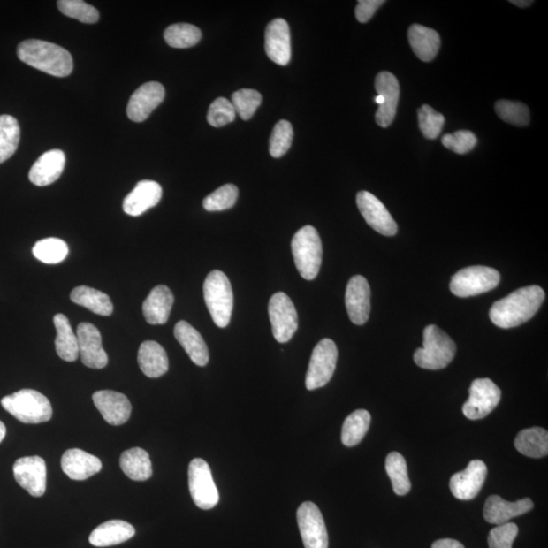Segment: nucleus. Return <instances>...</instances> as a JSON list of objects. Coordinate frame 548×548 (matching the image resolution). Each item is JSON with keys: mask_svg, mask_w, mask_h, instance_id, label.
<instances>
[{"mask_svg": "<svg viewBox=\"0 0 548 548\" xmlns=\"http://www.w3.org/2000/svg\"><path fill=\"white\" fill-rule=\"evenodd\" d=\"M544 299L545 293L540 286L522 287L496 301L491 308L490 318L499 328L517 327L537 313Z\"/></svg>", "mask_w": 548, "mask_h": 548, "instance_id": "nucleus-1", "label": "nucleus"}, {"mask_svg": "<svg viewBox=\"0 0 548 548\" xmlns=\"http://www.w3.org/2000/svg\"><path fill=\"white\" fill-rule=\"evenodd\" d=\"M18 57L36 70L65 78L73 70V60L65 48L42 40H26L18 46Z\"/></svg>", "mask_w": 548, "mask_h": 548, "instance_id": "nucleus-2", "label": "nucleus"}, {"mask_svg": "<svg viewBox=\"0 0 548 548\" xmlns=\"http://www.w3.org/2000/svg\"><path fill=\"white\" fill-rule=\"evenodd\" d=\"M456 345L446 332L436 325L423 331V346L414 354L415 364L427 369H442L453 361Z\"/></svg>", "mask_w": 548, "mask_h": 548, "instance_id": "nucleus-3", "label": "nucleus"}, {"mask_svg": "<svg viewBox=\"0 0 548 548\" xmlns=\"http://www.w3.org/2000/svg\"><path fill=\"white\" fill-rule=\"evenodd\" d=\"M203 294L215 324L219 328L227 327L234 308V293L228 277L221 270L211 271L205 278Z\"/></svg>", "mask_w": 548, "mask_h": 548, "instance_id": "nucleus-4", "label": "nucleus"}, {"mask_svg": "<svg viewBox=\"0 0 548 548\" xmlns=\"http://www.w3.org/2000/svg\"><path fill=\"white\" fill-rule=\"evenodd\" d=\"M3 407L13 417L24 423H41L51 420L52 407L45 395L33 389L4 397Z\"/></svg>", "mask_w": 548, "mask_h": 548, "instance_id": "nucleus-5", "label": "nucleus"}, {"mask_svg": "<svg viewBox=\"0 0 548 548\" xmlns=\"http://www.w3.org/2000/svg\"><path fill=\"white\" fill-rule=\"evenodd\" d=\"M292 252L301 277L307 280L316 278L323 255L317 230L312 225L299 230L293 238Z\"/></svg>", "mask_w": 548, "mask_h": 548, "instance_id": "nucleus-6", "label": "nucleus"}, {"mask_svg": "<svg viewBox=\"0 0 548 548\" xmlns=\"http://www.w3.org/2000/svg\"><path fill=\"white\" fill-rule=\"evenodd\" d=\"M501 276L488 266H470L452 277L450 290L459 298L477 296L498 286Z\"/></svg>", "mask_w": 548, "mask_h": 548, "instance_id": "nucleus-7", "label": "nucleus"}, {"mask_svg": "<svg viewBox=\"0 0 548 548\" xmlns=\"http://www.w3.org/2000/svg\"><path fill=\"white\" fill-rule=\"evenodd\" d=\"M188 482L191 498L198 508H215L219 495L208 462L201 458L194 459L189 464Z\"/></svg>", "mask_w": 548, "mask_h": 548, "instance_id": "nucleus-8", "label": "nucleus"}, {"mask_svg": "<svg viewBox=\"0 0 548 548\" xmlns=\"http://www.w3.org/2000/svg\"><path fill=\"white\" fill-rule=\"evenodd\" d=\"M338 358V347L333 340L324 339L315 346L306 375L308 390L324 387L331 380Z\"/></svg>", "mask_w": 548, "mask_h": 548, "instance_id": "nucleus-9", "label": "nucleus"}, {"mask_svg": "<svg viewBox=\"0 0 548 548\" xmlns=\"http://www.w3.org/2000/svg\"><path fill=\"white\" fill-rule=\"evenodd\" d=\"M269 314L274 339L280 344L290 341L299 326L298 313L291 298L285 293H274L270 301Z\"/></svg>", "mask_w": 548, "mask_h": 548, "instance_id": "nucleus-10", "label": "nucleus"}, {"mask_svg": "<svg viewBox=\"0 0 548 548\" xmlns=\"http://www.w3.org/2000/svg\"><path fill=\"white\" fill-rule=\"evenodd\" d=\"M502 392L491 379H476L469 389V399L464 403L463 414L471 421L484 419L501 401Z\"/></svg>", "mask_w": 548, "mask_h": 548, "instance_id": "nucleus-11", "label": "nucleus"}, {"mask_svg": "<svg viewBox=\"0 0 548 548\" xmlns=\"http://www.w3.org/2000/svg\"><path fill=\"white\" fill-rule=\"evenodd\" d=\"M297 519L305 548H328V533L318 506L305 502L299 506Z\"/></svg>", "mask_w": 548, "mask_h": 548, "instance_id": "nucleus-12", "label": "nucleus"}, {"mask_svg": "<svg viewBox=\"0 0 548 548\" xmlns=\"http://www.w3.org/2000/svg\"><path fill=\"white\" fill-rule=\"evenodd\" d=\"M13 476L24 490L35 498L46 491L47 468L43 458L29 456L18 459L13 465Z\"/></svg>", "mask_w": 548, "mask_h": 548, "instance_id": "nucleus-13", "label": "nucleus"}, {"mask_svg": "<svg viewBox=\"0 0 548 548\" xmlns=\"http://www.w3.org/2000/svg\"><path fill=\"white\" fill-rule=\"evenodd\" d=\"M356 204L369 227L384 236L396 235L397 224L378 198L368 191H361L356 195Z\"/></svg>", "mask_w": 548, "mask_h": 548, "instance_id": "nucleus-14", "label": "nucleus"}, {"mask_svg": "<svg viewBox=\"0 0 548 548\" xmlns=\"http://www.w3.org/2000/svg\"><path fill=\"white\" fill-rule=\"evenodd\" d=\"M346 306L349 319L355 325H364L371 312V289L368 280L362 276H354L346 286Z\"/></svg>", "mask_w": 548, "mask_h": 548, "instance_id": "nucleus-15", "label": "nucleus"}, {"mask_svg": "<svg viewBox=\"0 0 548 548\" xmlns=\"http://www.w3.org/2000/svg\"><path fill=\"white\" fill-rule=\"evenodd\" d=\"M77 337L82 364L95 369L105 368L108 364V355L103 348L98 328L88 322H82L78 327Z\"/></svg>", "mask_w": 548, "mask_h": 548, "instance_id": "nucleus-16", "label": "nucleus"}, {"mask_svg": "<svg viewBox=\"0 0 548 548\" xmlns=\"http://www.w3.org/2000/svg\"><path fill=\"white\" fill-rule=\"evenodd\" d=\"M486 476H488V468L483 461H471L463 471L451 477L450 490L458 499L469 501L481 491Z\"/></svg>", "mask_w": 548, "mask_h": 548, "instance_id": "nucleus-17", "label": "nucleus"}, {"mask_svg": "<svg viewBox=\"0 0 548 548\" xmlns=\"http://www.w3.org/2000/svg\"><path fill=\"white\" fill-rule=\"evenodd\" d=\"M265 51L267 57L278 65H289L292 57L291 32L284 19H276L265 31Z\"/></svg>", "mask_w": 548, "mask_h": 548, "instance_id": "nucleus-18", "label": "nucleus"}, {"mask_svg": "<svg viewBox=\"0 0 548 548\" xmlns=\"http://www.w3.org/2000/svg\"><path fill=\"white\" fill-rule=\"evenodd\" d=\"M376 91L384 102L376 113V122L386 128L392 125L400 101V82L392 72H382L375 80Z\"/></svg>", "mask_w": 548, "mask_h": 548, "instance_id": "nucleus-19", "label": "nucleus"}, {"mask_svg": "<svg viewBox=\"0 0 548 548\" xmlns=\"http://www.w3.org/2000/svg\"><path fill=\"white\" fill-rule=\"evenodd\" d=\"M164 98V88L160 82L150 81L141 86L133 94L127 106L130 120L142 122L148 118L154 110L161 104Z\"/></svg>", "mask_w": 548, "mask_h": 548, "instance_id": "nucleus-20", "label": "nucleus"}, {"mask_svg": "<svg viewBox=\"0 0 548 548\" xmlns=\"http://www.w3.org/2000/svg\"><path fill=\"white\" fill-rule=\"evenodd\" d=\"M93 401L104 420L112 426H121L132 415V403L127 397L112 390H101L94 393Z\"/></svg>", "mask_w": 548, "mask_h": 548, "instance_id": "nucleus-21", "label": "nucleus"}, {"mask_svg": "<svg viewBox=\"0 0 548 548\" xmlns=\"http://www.w3.org/2000/svg\"><path fill=\"white\" fill-rule=\"evenodd\" d=\"M532 499L525 498L517 502H508L499 496H491L486 499L483 516L486 522L496 525L508 523L513 518L524 515L533 509Z\"/></svg>", "mask_w": 548, "mask_h": 548, "instance_id": "nucleus-22", "label": "nucleus"}, {"mask_svg": "<svg viewBox=\"0 0 548 548\" xmlns=\"http://www.w3.org/2000/svg\"><path fill=\"white\" fill-rule=\"evenodd\" d=\"M163 195L161 185L155 181L142 180L137 183L123 202V210L132 217L145 214L149 209L160 202Z\"/></svg>", "mask_w": 548, "mask_h": 548, "instance_id": "nucleus-23", "label": "nucleus"}, {"mask_svg": "<svg viewBox=\"0 0 548 548\" xmlns=\"http://www.w3.org/2000/svg\"><path fill=\"white\" fill-rule=\"evenodd\" d=\"M65 155L63 150H48L41 156L30 170L29 179L37 186L42 187L59 179L64 173Z\"/></svg>", "mask_w": 548, "mask_h": 548, "instance_id": "nucleus-24", "label": "nucleus"}, {"mask_svg": "<svg viewBox=\"0 0 548 548\" xmlns=\"http://www.w3.org/2000/svg\"><path fill=\"white\" fill-rule=\"evenodd\" d=\"M61 468L73 481H86L99 474L102 462L98 457L88 454L86 451L71 449L61 458Z\"/></svg>", "mask_w": 548, "mask_h": 548, "instance_id": "nucleus-25", "label": "nucleus"}, {"mask_svg": "<svg viewBox=\"0 0 548 548\" xmlns=\"http://www.w3.org/2000/svg\"><path fill=\"white\" fill-rule=\"evenodd\" d=\"M173 304L174 296L169 287L157 285L143 301V316L150 325H163L168 321Z\"/></svg>", "mask_w": 548, "mask_h": 548, "instance_id": "nucleus-26", "label": "nucleus"}, {"mask_svg": "<svg viewBox=\"0 0 548 548\" xmlns=\"http://www.w3.org/2000/svg\"><path fill=\"white\" fill-rule=\"evenodd\" d=\"M175 338L187 353L195 365L204 367L209 361V353L202 334L186 321H179L175 325Z\"/></svg>", "mask_w": 548, "mask_h": 548, "instance_id": "nucleus-27", "label": "nucleus"}, {"mask_svg": "<svg viewBox=\"0 0 548 548\" xmlns=\"http://www.w3.org/2000/svg\"><path fill=\"white\" fill-rule=\"evenodd\" d=\"M135 536L132 524L122 520H111L98 526L90 536V544L97 547L121 544Z\"/></svg>", "mask_w": 548, "mask_h": 548, "instance_id": "nucleus-28", "label": "nucleus"}, {"mask_svg": "<svg viewBox=\"0 0 548 548\" xmlns=\"http://www.w3.org/2000/svg\"><path fill=\"white\" fill-rule=\"evenodd\" d=\"M140 368L148 378H159L169 369V359L164 347L153 340L142 342L139 355Z\"/></svg>", "mask_w": 548, "mask_h": 548, "instance_id": "nucleus-29", "label": "nucleus"}, {"mask_svg": "<svg viewBox=\"0 0 548 548\" xmlns=\"http://www.w3.org/2000/svg\"><path fill=\"white\" fill-rule=\"evenodd\" d=\"M408 41L411 49L424 63L434 60L440 50V36L435 30L427 27L411 26L408 30Z\"/></svg>", "mask_w": 548, "mask_h": 548, "instance_id": "nucleus-30", "label": "nucleus"}, {"mask_svg": "<svg viewBox=\"0 0 548 548\" xmlns=\"http://www.w3.org/2000/svg\"><path fill=\"white\" fill-rule=\"evenodd\" d=\"M54 325L57 332L55 348L59 358L66 362L77 361L80 356L79 341L70 320L64 314H57L54 316Z\"/></svg>", "mask_w": 548, "mask_h": 548, "instance_id": "nucleus-31", "label": "nucleus"}, {"mask_svg": "<svg viewBox=\"0 0 548 548\" xmlns=\"http://www.w3.org/2000/svg\"><path fill=\"white\" fill-rule=\"evenodd\" d=\"M120 468L125 475L135 482H145L153 476L152 462L146 450L133 448L123 452Z\"/></svg>", "mask_w": 548, "mask_h": 548, "instance_id": "nucleus-32", "label": "nucleus"}, {"mask_svg": "<svg viewBox=\"0 0 548 548\" xmlns=\"http://www.w3.org/2000/svg\"><path fill=\"white\" fill-rule=\"evenodd\" d=\"M73 303L101 316H110L113 313V303L107 293L86 285L75 287L71 293Z\"/></svg>", "mask_w": 548, "mask_h": 548, "instance_id": "nucleus-33", "label": "nucleus"}, {"mask_svg": "<svg viewBox=\"0 0 548 548\" xmlns=\"http://www.w3.org/2000/svg\"><path fill=\"white\" fill-rule=\"evenodd\" d=\"M515 447L521 454L531 458L544 457L548 453V433L543 428L521 430L515 438Z\"/></svg>", "mask_w": 548, "mask_h": 548, "instance_id": "nucleus-34", "label": "nucleus"}, {"mask_svg": "<svg viewBox=\"0 0 548 548\" xmlns=\"http://www.w3.org/2000/svg\"><path fill=\"white\" fill-rule=\"evenodd\" d=\"M371 424V415L365 409L354 411L349 415L342 426L341 441L346 447H354L360 444L368 433Z\"/></svg>", "mask_w": 548, "mask_h": 548, "instance_id": "nucleus-35", "label": "nucleus"}, {"mask_svg": "<svg viewBox=\"0 0 548 548\" xmlns=\"http://www.w3.org/2000/svg\"><path fill=\"white\" fill-rule=\"evenodd\" d=\"M20 140L18 120L11 115L0 116V164L17 152Z\"/></svg>", "mask_w": 548, "mask_h": 548, "instance_id": "nucleus-36", "label": "nucleus"}, {"mask_svg": "<svg viewBox=\"0 0 548 548\" xmlns=\"http://www.w3.org/2000/svg\"><path fill=\"white\" fill-rule=\"evenodd\" d=\"M386 471L390 479H392L393 491L396 495H407L411 489L406 459L399 452H392L387 456Z\"/></svg>", "mask_w": 548, "mask_h": 548, "instance_id": "nucleus-37", "label": "nucleus"}, {"mask_svg": "<svg viewBox=\"0 0 548 548\" xmlns=\"http://www.w3.org/2000/svg\"><path fill=\"white\" fill-rule=\"evenodd\" d=\"M67 244L58 238H47L40 240L39 242L33 247V255L41 263L46 264H57L63 263L67 257Z\"/></svg>", "mask_w": 548, "mask_h": 548, "instance_id": "nucleus-38", "label": "nucleus"}, {"mask_svg": "<svg viewBox=\"0 0 548 548\" xmlns=\"http://www.w3.org/2000/svg\"><path fill=\"white\" fill-rule=\"evenodd\" d=\"M164 37L169 46L184 49L200 42L202 32L194 25L175 24L167 27Z\"/></svg>", "mask_w": 548, "mask_h": 548, "instance_id": "nucleus-39", "label": "nucleus"}, {"mask_svg": "<svg viewBox=\"0 0 548 548\" xmlns=\"http://www.w3.org/2000/svg\"><path fill=\"white\" fill-rule=\"evenodd\" d=\"M495 109L499 118L510 125L516 126L529 125V109L523 103L499 100L496 103Z\"/></svg>", "mask_w": 548, "mask_h": 548, "instance_id": "nucleus-40", "label": "nucleus"}, {"mask_svg": "<svg viewBox=\"0 0 548 548\" xmlns=\"http://www.w3.org/2000/svg\"><path fill=\"white\" fill-rule=\"evenodd\" d=\"M58 9L65 16L85 24H95L100 19L99 11L82 0H59Z\"/></svg>", "mask_w": 548, "mask_h": 548, "instance_id": "nucleus-41", "label": "nucleus"}, {"mask_svg": "<svg viewBox=\"0 0 548 548\" xmlns=\"http://www.w3.org/2000/svg\"><path fill=\"white\" fill-rule=\"evenodd\" d=\"M262 101L263 97L259 92L252 88H242L232 94L231 103L240 118L243 120H249L255 114Z\"/></svg>", "mask_w": 548, "mask_h": 548, "instance_id": "nucleus-42", "label": "nucleus"}, {"mask_svg": "<svg viewBox=\"0 0 548 548\" xmlns=\"http://www.w3.org/2000/svg\"><path fill=\"white\" fill-rule=\"evenodd\" d=\"M239 190L234 184H225L204 198L203 208L208 211L230 209L237 202Z\"/></svg>", "mask_w": 548, "mask_h": 548, "instance_id": "nucleus-43", "label": "nucleus"}, {"mask_svg": "<svg viewBox=\"0 0 548 548\" xmlns=\"http://www.w3.org/2000/svg\"><path fill=\"white\" fill-rule=\"evenodd\" d=\"M293 130L291 123L280 120L274 126L270 141V153L272 157H282L292 146Z\"/></svg>", "mask_w": 548, "mask_h": 548, "instance_id": "nucleus-44", "label": "nucleus"}, {"mask_svg": "<svg viewBox=\"0 0 548 548\" xmlns=\"http://www.w3.org/2000/svg\"><path fill=\"white\" fill-rule=\"evenodd\" d=\"M420 129L428 140H436L440 135L445 125V118L429 105L419 110Z\"/></svg>", "mask_w": 548, "mask_h": 548, "instance_id": "nucleus-45", "label": "nucleus"}, {"mask_svg": "<svg viewBox=\"0 0 548 548\" xmlns=\"http://www.w3.org/2000/svg\"><path fill=\"white\" fill-rule=\"evenodd\" d=\"M236 111L232 103L225 98H217L209 109L208 122L211 126L223 127L235 120Z\"/></svg>", "mask_w": 548, "mask_h": 548, "instance_id": "nucleus-46", "label": "nucleus"}, {"mask_svg": "<svg viewBox=\"0 0 548 548\" xmlns=\"http://www.w3.org/2000/svg\"><path fill=\"white\" fill-rule=\"evenodd\" d=\"M442 143L445 148L452 150V152L464 155L475 148L477 139L475 133L468 132V130H460L455 133L444 135Z\"/></svg>", "mask_w": 548, "mask_h": 548, "instance_id": "nucleus-47", "label": "nucleus"}, {"mask_svg": "<svg viewBox=\"0 0 548 548\" xmlns=\"http://www.w3.org/2000/svg\"><path fill=\"white\" fill-rule=\"evenodd\" d=\"M519 529L515 523L498 525L489 534L490 548H512L518 536Z\"/></svg>", "mask_w": 548, "mask_h": 548, "instance_id": "nucleus-48", "label": "nucleus"}, {"mask_svg": "<svg viewBox=\"0 0 548 548\" xmlns=\"http://www.w3.org/2000/svg\"><path fill=\"white\" fill-rule=\"evenodd\" d=\"M384 4V0H360L355 8L356 19L362 24L368 23Z\"/></svg>", "mask_w": 548, "mask_h": 548, "instance_id": "nucleus-49", "label": "nucleus"}, {"mask_svg": "<svg viewBox=\"0 0 548 548\" xmlns=\"http://www.w3.org/2000/svg\"><path fill=\"white\" fill-rule=\"evenodd\" d=\"M431 548H465V547L462 544L459 543V541L457 540L446 538V539H440V540L435 541L433 545H431Z\"/></svg>", "mask_w": 548, "mask_h": 548, "instance_id": "nucleus-50", "label": "nucleus"}, {"mask_svg": "<svg viewBox=\"0 0 548 548\" xmlns=\"http://www.w3.org/2000/svg\"><path fill=\"white\" fill-rule=\"evenodd\" d=\"M511 3L518 8H529L533 4L532 0H512Z\"/></svg>", "mask_w": 548, "mask_h": 548, "instance_id": "nucleus-51", "label": "nucleus"}, {"mask_svg": "<svg viewBox=\"0 0 548 548\" xmlns=\"http://www.w3.org/2000/svg\"><path fill=\"white\" fill-rule=\"evenodd\" d=\"M5 435H6V428L4 426V423L3 422H0V443L4 441Z\"/></svg>", "mask_w": 548, "mask_h": 548, "instance_id": "nucleus-52", "label": "nucleus"}]
</instances>
